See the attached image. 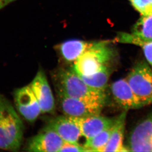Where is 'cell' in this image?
<instances>
[{
    "label": "cell",
    "mask_w": 152,
    "mask_h": 152,
    "mask_svg": "<svg viewBox=\"0 0 152 152\" xmlns=\"http://www.w3.org/2000/svg\"><path fill=\"white\" fill-rule=\"evenodd\" d=\"M53 79L58 95L105 103V92L86 84L72 68L58 69L53 73Z\"/></svg>",
    "instance_id": "cell-1"
},
{
    "label": "cell",
    "mask_w": 152,
    "mask_h": 152,
    "mask_svg": "<svg viewBox=\"0 0 152 152\" xmlns=\"http://www.w3.org/2000/svg\"><path fill=\"white\" fill-rule=\"evenodd\" d=\"M23 125L13 106L0 94V149L16 151L21 145Z\"/></svg>",
    "instance_id": "cell-2"
},
{
    "label": "cell",
    "mask_w": 152,
    "mask_h": 152,
    "mask_svg": "<svg viewBox=\"0 0 152 152\" xmlns=\"http://www.w3.org/2000/svg\"><path fill=\"white\" fill-rule=\"evenodd\" d=\"M107 42H91L87 50L73 63L72 68L79 75H89L108 66L113 56Z\"/></svg>",
    "instance_id": "cell-3"
},
{
    "label": "cell",
    "mask_w": 152,
    "mask_h": 152,
    "mask_svg": "<svg viewBox=\"0 0 152 152\" xmlns=\"http://www.w3.org/2000/svg\"><path fill=\"white\" fill-rule=\"evenodd\" d=\"M144 106L152 104V67L146 62L136 64L126 78Z\"/></svg>",
    "instance_id": "cell-4"
},
{
    "label": "cell",
    "mask_w": 152,
    "mask_h": 152,
    "mask_svg": "<svg viewBox=\"0 0 152 152\" xmlns=\"http://www.w3.org/2000/svg\"><path fill=\"white\" fill-rule=\"evenodd\" d=\"M61 109L64 115L72 118H85L99 115L105 103L98 101H90L69 98L58 95Z\"/></svg>",
    "instance_id": "cell-5"
},
{
    "label": "cell",
    "mask_w": 152,
    "mask_h": 152,
    "mask_svg": "<svg viewBox=\"0 0 152 152\" xmlns=\"http://www.w3.org/2000/svg\"><path fill=\"white\" fill-rule=\"evenodd\" d=\"M15 101L20 114L29 122H34L42 113L39 102L29 85L17 89Z\"/></svg>",
    "instance_id": "cell-6"
},
{
    "label": "cell",
    "mask_w": 152,
    "mask_h": 152,
    "mask_svg": "<svg viewBox=\"0 0 152 152\" xmlns=\"http://www.w3.org/2000/svg\"><path fill=\"white\" fill-rule=\"evenodd\" d=\"M128 148L132 152H152V116L142 121L133 129Z\"/></svg>",
    "instance_id": "cell-7"
},
{
    "label": "cell",
    "mask_w": 152,
    "mask_h": 152,
    "mask_svg": "<svg viewBox=\"0 0 152 152\" xmlns=\"http://www.w3.org/2000/svg\"><path fill=\"white\" fill-rule=\"evenodd\" d=\"M39 104L42 113H51L55 107L54 98L45 72L39 70L30 84Z\"/></svg>",
    "instance_id": "cell-8"
},
{
    "label": "cell",
    "mask_w": 152,
    "mask_h": 152,
    "mask_svg": "<svg viewBox=\"0 0 152 152\" xmlns=\"http://www.w3.org/2000/svg\"><path fill=\"white\" fill-rule=\"evenodd\" d=\"M64 141L53 129L46 127L42 132L31 138L28 143L29 152H59Z\"/></svg>",
    "instance_id": "cell-9"
},
{
    "label": "cell",
    "mask_w": 152,
    "mask_h": 152,
    "mask_svg": "<svg viewBox=\"0 0 152 152\" xmlns=\"http://www.w3.org/2000/svg\"><path fill=\"white\" fill-rule=\"evenodd\" d=\"M46 127L57 132L65 142L78 143L82 136L80 129L75 119L65 115L52 120Z\"/></svg>",
    "instance_id": "cell-10"
},
{
    "label": "cell",
    "mask_w": 152,
    "mask_h": 152,
    "mask_svg": "<svg viewBox=\"0 0 152 152\" xmlns=\"http://www.w3.org/2000/svg\"><path fill=\"white\" fill-rule=\"evenodd\" d=\"M111 90L114 99L125 110L137 109L144 106L126 78L119 79L113 83Z\"/></svg>",
    "instance_id": "cell-11"
},
{
    "label": "cell",
    "mask_w": 152,
    "mask_h": 152,
    "mask_svg": "<svg viewBox=\"0 0 152 152\" xmlns=\"http://www.w3.org/2000/svg\"><path fill=\"white\" fill-rule=\"evenodd\" d=\"M80 129L82 136L86 139L95 135L110 128L114 125L115 119L99 115H93L85 118H73Z\"/></svg>",
    "instance_id": "cell-12"
},
{
    "label": "cell",
    "mask_w": 152,
    "mask_h": 152,
    "mask_svg": "<svg viewBox=\"0 0 152 152\" xmlns=\"http://www.w3.org/2000/svg\"><path fill=\"white\" fill-rule=\"evenodd\" d=\"M127 111L128 110H125L115 119L109 140L102 152L129 151V148L123 144Z\"/></svg>",
    "instance_id": "cell-13"
},
{
    "label": "cell",
    "mask_w": 152,
    "mask_h": 152,
    "mask_svg": "<svg viewBox=\"0 0 152 152\" xmlns=\"http://www.w3.org/2000/svg\"><path fill=\"white\" fill-rule=\"evenodd\" d=\"M91 44L77 39H71L63 42L56 46L64 60L68 63H74L87 50Z\"/></svg>",
    "instance_id": "cell-14"
},
{
    "label": "cell",
    "mask_w": 152,
    "mask_h": 152,
    "mask_svg": "<svg viewBox=\"0 0 152 152\" xmlns=\"http://www.w3.org/2000/svg\"><path fill=\"white\" fill-rule=\"evenodd\" d=\"M131 35L143 42L152 41V15L139 19L134 25Z\"/></svg>",
    "instance_id": "cell-15"
},
{
    "label": "cell",
    "mask_w": 152,
    "mask_h": 152,
    "mask_svg": "<svg viewBox=\"0 0 152 152\" xmlns=\"http://www.w3.org/2000/svg\"><path fill=\"white\" fill-rule=\"evenodd\" d=\"M110 74V69L107 66L92 75H79L88 86L94 89L105 92L107 86Z\"/></svg>",
    "instance_id": "cell-16"
},
{
    "label": "cell",
    "mask_w": 152,
    "mask_h": 152,
    "mask_svg": "<svg viewBox=\"0 0 152 152\" xmlns=\"http://www.w3.org/2000/svg\"><path fill=\"white\" fill-rule=\"evenodd\" d=\"M113 126V125L93 137L86 139L84 145L86 152H102L109 140Z\"/></svg>",
    "instance_id": "cell-17"
},
{
    "label": "cell",
    "mask_w": 152,
    "mask_h": 152,
    "mask_svg": "<svg viewBox=\"0 0 152 152\" xmlns=\"http://www.w3.org/2000/svg\"><path fill=\"white\" fill-rule=\"evenodd\" d=\"M118 39L121 42L132 43L141 47L147 61L152 67V41H141L135 39L131 34H121Z\"/></svg>",
    "instance_id": "cell-18"
},
{
    "label": "cell",
    "mask_w": 152,
    "mask_h": 152,
    "mask_svg": "<svg viewBox=\"0 0 152 152\" xmlns=\"http://www.w3.org/2000/svg\"><path fill=\"white\" fill-rule=\"evenodd\" d=\"M132 7L142 16L152 15V0H129Z\"/></svg>",
    "instance_id": "cell-19"
},
{
    "label": "cell",
    "mask_w": 152,
    "mask_h": 152,
    "mask_svg": "<svg viewBox=\"0 0 152 152\" xmlns=\"http://www.w3.org/2000/svg\"><path fill=\"white\" fill-rule=\"evenodd\" d=\"M86 152V150L84 146H81L78 143L64 141L59 152Z\"/></svg>",
    "instance_id": "cell-20"
},
{
    "label": "cell",
    "mask_w": 152,
    "mask_h": 152,
    "mask_svg": "<svg viewBox=\"0 0 152 152\" xmlns=\"http://www.w3.org/2000/svg\"><path fill=\"white\" fill-rule=\"evenodd\" d=\"M12 3V0H0V10Z\"/></svg>",
    "instance_id": "cell-21"
}]
</instances>
